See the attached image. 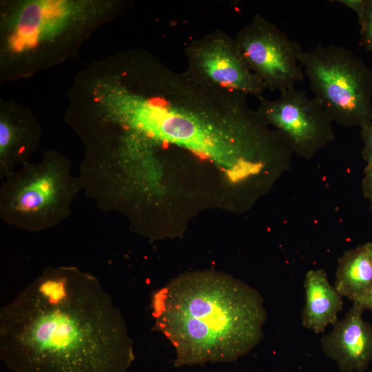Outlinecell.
<instances>
[{
	"mask_svg": "<svg viewBox=\"0 0 372 372\" xmlns=\"http://www.w3.org/2000/svg\"><path fill=\"white\" fill-rule=\"evenodd\" d=\"M235 39L266 90L280 93L304 80L300 44L260 14L239 30Z\"/></svg>",
	"mask_w": 372,
	"mask_h": 372,
	"instance_id": "8",
	"label": "cell"
},
{
	"mask_svg": "<svg viewBox=\"0 0 372 372\" xmlns=\"http://www.w3.org/2000/svg\"><path fill=\"white\" fill-rule=\"evenodd\" d=\"M362 190L364 196L372 203V163L366 164L364 167Z\"/></svg>",
	"mask_w": 372,
	"mask_h": 372,
	"instance_id": "16",
	"label": "cell"
},
{
	"mask_svg": "<svg viewBox=\"0 0 372 372\" xmlns=\"http://www.w3.org/2000/svg\"><path fill=\"white\" fill-rule=\"evenodd\" d=\"M334 287L353 303L372 293V258L365 244L344 251L338 258Z\"/></svg>",
	"mask_w": 372,
	"mask_h": 372,
	"instance_id": "13",
	"label": "cell"
},
{
	"mask_svg": "<svg viewBox=\"0 0 372 372\" xmlns=\"http://www.w3.org/2000/svg\"><path fill=\"white\" fill-rule=\"evenodd\" d=\"M0 357L14 372H126L135 358L112 298L73 266L45 269L1 309Z\"/></svg>",
	"mask_w": 372,
	"mask_h": 372,
	"instance_id": "2",
	"label": "cell"
},
{
	"mask_svg": "<svg viewBox=\"0 0 372 372\" xmlns=\"http://www.w3.org/2000/svg\"><path fill=\"white\" fill-rule=\"evenodd\" d=\"M363 312L353 304L320 339L323 353L342 372H364L372 361V326L363 318Z\"/></svg>",
	"mask_w": 372,
	"mask_h": 372,
	"instance_id": "11",
	"label": "cell"
},
{
	"mask_svg": "<svg viewBox=\"0 0 372 372\" xmlns=\"http://www.w3.org/2000/svg\"><path fill=\"white\" fill-rule=\"evenodd\" d=\"M305 302L302 309V324L316 333L324 331L338 320L343 297L332 285L323 269L309 270L303 282Z\"/></svg>",
	"mask_w": 372,
	"mask_h": 372,
	"instance_id": "12",
	"label": "cell"
},
{
	"mask_svg": "<svg viewBox=\"0 0 372 372\" xmlns=\"http://www.w3.org/2000/svg\"><path fill=\"white\" fill-rule=\"evenodd\" d=\"M359 305L364 311L371 310L372 311V293L364 299L360 300L357 303H353Z\"/></svg>",
	"mask_w": 372,
	"mask_h": 372,
	"instance_id": "18",
	"label": "cell"
},
{
	"mask_svg": "<svg viewBox=\"0 0 372 372\" xmlns=\"http://www.w3.org/2000/svg\"><path fill=\"white\" fill-rule=\"evenodd\" d=\"M360 25V45L372 52V0H365L364 10L358 18Z\"/></svg>",
	"mask_w": 372,
	"mask_h": 372,
	"instance_id": "14",
	"label": "cell"
},
{
	"mask_svg": "<svg viewBox=\"0 0 372 372\" xmlns=\"http://www.w3.org/2000/svg\"><path fill=\"white\" fill-rule=\"evenodd\" d=\"M370 204H371V211L372 213V203H370Z\"/></svg>",
	"mask_w": 372,
	"mask_h": 372,
	"instance_id": "20",
	"label": "cell"
},
{
	"mask_svg": "<svg viewBox=\"0 0 372 372\" xmlns=\"http://www.w3.org/2000/svg\"><path fill=\"white\" fill-rule=\"evenodd\" d=\"M185 54L186 72L197 81L259 100L264 98L266 89L251 70L235 37L214 30L190 42Z\"/></svg>",
	"mask_w": 372,
	"mask_h": 372,
	"instance_id": "9",
	"label": "cell"
},
{
	"mask_svg": "<svg viewBox=\"0 0 372 372\" xmlns=\"http://www.w3.org/2000/svg\"><path fill=\"white\" fill-rule=\"evenodd\" d=\"M365 245H366L367 250H368V251H369V254H370V256H371V257L372 258V243L371 242H366V243H365Z\"/></svg>",
	"mask_w": 372,
	"mask_h": 372,
	"instance_id": "19",
	"label": "cell"
},
{
	"mask_svg": "<svg viewBox=\"0 0 372 372\" xmlns=\"http://www.w3.org/2000/svg\"><path fill=\"white\" fill-rule=\"evenodd\" d=\"M127 5L121 0L1 1L0 81L28 79L74 58Z\"/></svg>",
	"mask_w": 372,
	"mask_h": 372,
	"instance_id": "4",
	"label": "cell"
},
{
	"mask_svg": "<svg viewBox=\"0 0 372 372\" xmlns=\"http://www.w3.org/2000/svg\"><path fill=\"white\" fill-rule=\"evenodd\" d=\"M247 95L205 85L142 48L121 52L107 94L116 127L204 156L236 182H254L269 148L267 127Z\"/></svg>",
	"mask_w": 372,
	"mask_h": 372,
	"instance_id": "1",
	"label": "cell"
},
{
	"mask_svg": "<svg viewBox=\"0 0 372 372\" xmlns=\"http://www.w3.org/2000/svg\"><path fill=\"white\" fill-rule=\"evenodd\" d=\"M42 129L31 110L14 101L0 100V176L29 162L38 149Z\"/></svg>",
	"mask_w": 372,
	"mask_h": 372,
	"instance_id": "10",
	"label": "cell"
},
{
	"mask_svg": "<svg viewBox=\"0 0 372 372\" xmlns=\"http://www.w3.org/2000/svg\"><path fill=\"white\" fill-rule=\"evenodd\" d=\"M256 111L279 133L293 155L302 158L311 159L336 138L331 117L306 90L293 87L275 100L263 98Z\"/></svg>",
	"mask_w": 372,
	"mask_h": 372,
	"instance_id": "7",
	"label": "cell"
},
{
	"mask_svg": "<svg viewBox=\"0 0 372 372\" xmlns=\"http://www.w3.org/2000/svg\"><path fill=\"white\" fill-rule=\"evenodd\" d=\"M360 134L363 143L362 156L363 160L369 164L372 163V117L362 127Z\"/></svg>",
	"mask_w": 372,
	"mask_h": 372,
	"instance_id": "15",
	"label": "cell"
},
{
	"mask_svg": "<svg viewBox=\"0 0 372 372\" xmlns=\"http://www.w3.org/2000/svg\"><path fill=\"white\" fill-rule=\"evenodd\" d=\"M331 1L338 2L352 10L357 14L358 18L362 14L365 4V0H336Z\"/></svg>",
	"mask_w": 372,
	"mask_h": 372,
	"instance_id": "17",
	"label": "cell"
},
{
	"mask_svg": "<svg viewBox=\"0 0 372 372\" xmlns=\"http://www.w3.org/2000/svg\"><path fill=\"white\" fill-rule=\"evenodd\" d=\"M82 189L63 153L48 149L37 163L27 162L2 180L0 216L8 225L40 231L60 224L71 214L73 200Z\"/></svg>",
	"mask_w": 372,
	"mask_h": 372,
	"instance_id": "5",
	"label": "cell"
},
{
	"mask_svg": "<svg viewBox=\"0 0 372 372\" xmlns=\"http://www.w3.org/2000/svg\"><path fill=\"white\" fill-rule=\"evenodd\" d=\"M152 307L154 327L174 346L177 367L235 361L263 337L262 296L229 276L179 277L154 294Z\"/></svg>",
	"mask_w": 372,
	"mask_h": 372,
	"instance_id": "3",
	"label": "cell"
},
{
	"mask_svg": "<svg viewBox=\"0 0 372 372\" xmlns=\"http://www.w3.org/2000/svg\"><path fill=\"white\" fill-rule=\"evenodd\" d=\"M300 64L333 123L362 127L372 117V71L351 50L329 44L303 52Z\"/></svg>",
	"mask_w": 372,
	"mask_h": 372,
	"instance_id": "6",
	"label": "cell"
}]
</instances>
